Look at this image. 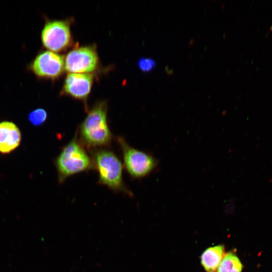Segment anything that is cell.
<instances>
[{
    "label": "cell",
    "mask_w": 272,
    "mask_h": 272,
    "mask_svg": "<svg viewBox=\"0 0 272 272\" xmlns=\"http://www.w3.org/2000/svg\"><path fill=\"white\" fill-rule=\"evenodd\" d=\"M242 264L234 253L229 252L225 254L221 260L217 272H241Z\"/></svg>",
    "instance_id": "obj_11"
},
{
    "label": "cell",
    "mask_w": 272,
    "mask_h": 272,
    "mask_svg": "<svg viewBox=\"0 0 272 272\" xmlns=\"http://www.w3.org/2000/svg\"><path fill=\"white\" fill-rule=\"evenodd\" d=\"M21 140V132L16 124L7 121L0 122L1 153L13 151L19 146Z\"/></svg>",
    "instance_id": "obj_9"
},
{
    "label": "cell",
    "mask_w": 272,
    "mask_h": 272,
    "mask_svg": "<svg viewBox=\"0 0 272 272\" xmlns=\"http://www.w3.org/2000/svg\"><path fill=\"white\" fill-rule=\"evenodd\" d=\"M117 141L121 150L123 165L131 178H144L156 169L158 161L152 154L131 147L122 137H118Z\"/></svg>",
    "instance_id": "obj_4"
},
{
    "label": "cell",
    "mask_w": 272,
    "mask_h": 272,
    "mask_svg": "<svg viewBox=\"0 0 272 272\" xmlns=\"http://www.w3.org/2000/svg\"><path fill=\"white\" fill-rule=\"evenodd\" d=\"M47 113L43 108H37L28 114V120L34 126H40L43 124L47 120Z\"/></svg>",
    "instance_id": "obj_12"
},
{
    "label": "cell",
    "mask_w": 272,
    "mask_h": 272,
    "mask_svg": "<svg viewBox=\"0 0 272 272\" xmlns=\"http://www.w3.org/2000/svg\"><path fill=\"white\" fill-rule=\"evenodd\" d=\"M64 63L69 73L91 74L99 64L96 47L76 46L64 57Z\"/></svg>",
    "instance_id": "obj_6"
},
{
    "label": "cell",
    "mask_w": 272,
    "mask_h": 272,
    "mask_svg": "<svg viewBox=\"0 0 272 272\" xmlns=\"http://www.w3.org/2000/svg\"><path fill=\"white\" fill-rule=\"evenodd\" d=\"M107 113L106 101L96 102L88 110L76 132L80 142L87 149L92 150L110 146L113 135L108 123Z\"/></svg>",
    "instance_id": "obj_1"
},
{
    "label": "cell",
    "mask_w": 272,
    "mask_h": 272,
    "mask_svg": "<svg viewBox=\"0 0 272 272\" xmlns=\"http://www.w3.org/2000/svg\"><path fill=\"white\" fill-rule=\"evenodd\" d=\"M270 30L272 31V25L270 27Z\"/></svg>",
    "instance_id": "obj_14"
},
{
    "label": "cell",
    "mask_w": 272,
    "mask_h": 272,
    "mask_svg": "<svg viewBox=\"0 0 272 272\" xmlns=\"http://www.w3.org/2000/svg\"><path fill=\"white\" fill-rule=\"evenodd\" d=\"M93 82L92 74L69 73L65 77L60 94L83 101L86 110H88L86 102Z\"/></svg>",
    "instance_id": "obj_8"
},
{
    "label": "cell",
    "mask_w": 272,
    "mask_h": 272,
    "mask_svg": "<svg viewBox=\"0 0 272 272\" xmlns=\"http://www.w3.org/2000/svg\"><path fill=\"white\" fill-rule=\"evenodd\" d=\"M42 45L47 50L59 53L73 44V37L69 20H49L41 32Z\"/></svg>",
    "instance_id": "obj_5"
},
{
    "label": "cell",
    "mask_w": 272,
    "mask_h": 272,
    "mask_svg": "<svg viewBox=\"0 0 272 272\" xmlns=\"http://www.w3.org/2000/svg\"><path fill=\"white\" fill-rule=\"evenodd\" d=\"M138 66L141 70L144 72L151 71L155 66V61L151 58H141L138 62Z\"/></svg>",
    "instance_id": "obj_13"
},
{
    "label": "cell",
    "mask_w": 272,
    "mask_h": 272,
    "mask_svg": "<svg viewBox=\"0 0 272 272\" xmlns=\"http://www.w3.org/2000/svg\"><path fill=\"white\" fill-rule=\"evenodd\" d=\"M91 153L94 169L98 174V183L115 192L131 195L123 180L122 163L115 153L105 148L92 150Z\"/></svg>",
    "instance_id": "obj_3"
},
{
    "label": "cell",
    "mask_w": 272,
    "mask_h": 272,
    "mask_svg": "<svg viewBox=\"0 0 272 272\" xmlns=\"http://www.w3.org/2000/svg\"><path fill=\"white\" fill-rule=\"evenodd\" d=\"M224 246L217 245L207 249L201 256V263L207 272H216L224 256Z\"/></svg>",
    "instance_id": "obj_10"
},
{
    "label": "cell",
    "mask_w": 272,
    "mask_h": 272,
    "mask_svg": "<svg viewBox=\"0 0 272 272\" xmlns=\"http://www.w3.org/2000/svg\"><path fill=\"white\" fill-rule=\"evenodd\" d=\"M29 69L38 78L55 80L64 72V57L58 53L44 50L37 54Z\"/></svg>",
    "instance_id": "obj_7"
},
{
    "label": "cell",
    "mask_w": 272,
    "mask_h": 272,
    "mask_svg": "<svg viewBox=\"0 0 272 272\" xmlns=\"http://www.w3.org/2000/svg\"><path fill=\"white\" fill-rule=\"evenodd\" d=\"M85 147L76 133L74 138L61 149L55 160L60 183L75 174L94 169L93 159Z\"/></svg>",
    "instance_id": "obj_2"
}]
</instances>
